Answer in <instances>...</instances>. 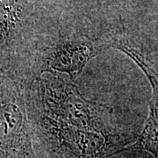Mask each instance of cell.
Returning a JSON list of instances; mask_svg holds the SVG:
<instances>
[{
	"instance_id": "6da1fadb",
	"label": "cell",
	"mask_w": 158,
	"mask_h": 158,
	"mask_svg": "<svg viewBox=\"0 0 158 158\" xmlns=\"http://www.w3.org/2000/svg\"><path fill=\"white\" fill-rule=\"evenodd\" d=\"M108 48L106 30L98 35L87 32L46 34L20 42L1 69L21 85L47 73L65 75L74 82L93 58Z\"/></svg>"
},
{
	"instance_id": "7a4b0ae2",
	"label": "cell",
	"mask_w": 158,
	"mask_h": 158,
	"mask_svg": "<svg viewBox=\"0 0 158 158\" xmlns=\"http://www.w3.org/2000/svg\"><path fill=\"white\" fill-rule=\"evenodd\" d=\"M22 86L30 123L100 133L121 130L113 107L87 99L67 76L47 73Z\"/></svg>"
},
{
	"instance_id": "277c9868",
	"label": "cell",
	"mask_w": 158,
	"mask_h": 158,
	"mask_svg": "<svg viewBox=\"0 0 158 158\" xmlns=\"http://www.w3.org/2000/svg\"><path fill=\"white\" fill-rule=\"evenodd\" d=\"M0 158H39L22 85L5 74L0 93Z\"/></svg>"
},
{
	"instance_id": "8992f818",
	"label": "cell",
	"mask_w": 158,
	"mask_h": 158,
	"mask_svg": "<svg viewBox=\"0 0 158 158\" xmlns=\"http://www.w3.org/2000/svg\"><path fill=\"white\" fill-rule=\"evenodd\" d=\"M34 12L30 0H0V61L12 54Z\"/></svg>"
},
{
	"instance_id": "3957f363",
	"label": "cell",
	"mask_w": 158,
	"mask_h": 158,
	"mask_svg": "<svg viewBox=\"0 0 158 158\" xmlns=\"http://www.w3.org/2000/svg\"><path fill=\"white\" fill-rule=\"evenodd\" d=\"M34 141L48 158H110L125 152L137 135L119 130L100 133L31 123Z\"/></svg>"
},
{
	"instance_id": "5b68a950",
	"label": "cell",
	"mask_w": 158,
	"mask_h": 158,
	"mask_svg": "<svg viewBox=\"0 0 158 158\" xmlns=\"http://www.w3.org/2000/svg\"><path fill=\"white\" fill-rule=\"evenodd\" d=\"M110 48H116L132 59L147 77L153 97L158 98L157 48L149 46L141 36L127 29L123 22L116 23L106 29Z\"/></svg>"
},
{
	"instance_id": "ba28073f",
	"label": "cell",
	"mask_w": 158,
	"mask_h": 158,
	"mask_svg": "<svg viewBox=\"0 0 158 158\" xmlns=\"http://www.w3.org/2000/svg\"><path fill=\"white\" fill-rule=\"evenodd\" d=\"M3 79H4V72H3L2 69L0 68V93H1V88H2Z\"/></svg>"
},
{
	"instance_id": "9c48e42d",
	"label": "cell",
	"mask_w": 158,
	"mask_h": 158,
	"mask_svg": "<svg viewBox=\"0 0 158 158\" xmlns=\"http://www.w3.org/2000/svg\"><path fill=\"white\" fill-rule=\"evenodd\" d=\"M0 68H1V61H0Z\"/></svg>"
},
{
	"instance_id": "52a82bcc",
	"label": "cell",
	"mask_w": 158,
	"mask_h": 158,
	"mask_svg": "<svg viewBox=\"0 0 158 158\" xmlns=\"http://www.w3.org/2000/svg\"><path fill=\"white\" fill-rule=\"evenodd\" d=\"M143 150L158 158V100L150 98L146 122L135 141L125 149L126 151Z\"/></svg>"
}]
</instances>
